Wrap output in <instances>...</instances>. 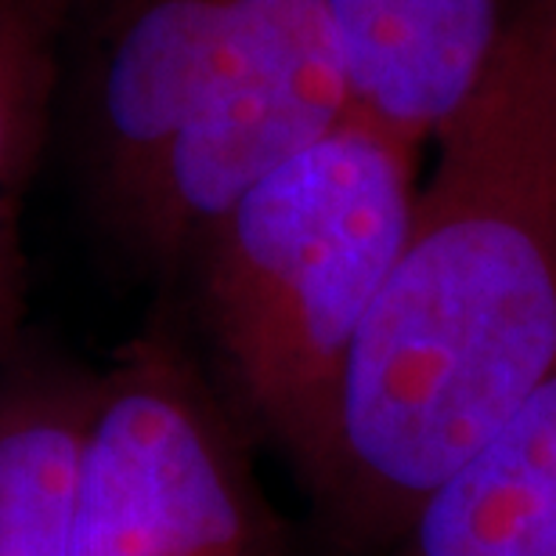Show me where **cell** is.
<instances>
[{"mask_svg": "<svg viewBox=\"0 0 556 556\" xmlns=\"http://www.w3.org/2000/svg\"><path fill=\"white\" fill-rule=\"evenodd\" d=\"M242 0H80V109L119 206L192 116Z\"/></svg>", "mask_w": 556, "mask_h": 556, "instance_id": "5", "label": "cell"}, {"mask_svg": "<svg viewBox=\"0 0 556 556\" xmlns=\"http://www.w3.org/2000/svg\"><path fill=\"white\" fill-rule=\"evenodd\" d=\"M416 166V144L351 113L247 188L185 257L228 405L307 488L351 351L413 225Z\"/></svg>", "mask_w": 556, "mask_h": 556, "instance_id": "2", "label": "cell"}, {"mask_svg": "<svg viewBox=\"0 0 556 556\" xmlns=\"http://www.w3.org/2000/svg\"><path fill=\"white\" fill-rule=\"evenodd\" d=\"M354 113L321 0H242L203 98L116 217L141 250L185 261L236 199Z\"/></svg>", "mask_w": 556, "mask_h": 556, "instance_id": "4", "label": "cell"}, {"mask_svg": "<svg viewBox=\"0 0 556 556\" xmlns=\"http://www.w3.org/2000/svg\"><path fill=\"white\" fill-rule=\"evenodd\" d=\"M236 408L155 326L94 372L76 556H282Z\"/></svg>", "mask_w": 556, "mask_h": 556, "instance_id": "3", "label": "cell"}, {"mask_svg": "<svg viewBox=\"0 0 556 556\" xmlns=\"http://www.w3.org/2000/svg\"><path fill=\"white\" fill-rule=\"evenodd\" d=\"M433 141L311 484L380 549L556 376V0H509L484 80Z\"/></svg>", "mask_w": 556, "mask_h": 556, "instance_id": "1", "label": "cell"}, {"mask_svg": "<svg viewBox=\"0 0 556 556\" xmlns=\"http://www.w3.org/2000/svg\"><path fill=\"white\" fill-rule=\"evenodd\" d=\"M94 372L22 358L0 376V556H76Z\"/></svg>", "mask_w": 556, "mask_h": 556, "instance_id": "8", "label": "cell"}, {"mask_svg": "<svg viewBox=\"0 0 556 556\" xmlns=\"http://www.w3.org/2000/svg\"><path fill=\"white\" fill-rule=\"evenodd\" d=\"M380 556H556V376L433 484Z\"/></svg>", "mask_w": 556, "mask_h": 556, "instance_id": "7", "label": "cell"}, {"mask_svg": "<svg viewBox=\"0 0 556 556\" xmlns=\"http://www.w3.org/2000/svg\"><path fill=\"white\" fill-rule=\"evenodd\" d=\"M354 113L422 149L470 102L506 29L509 0H321Z\"/></svg>", "mask_w": 556, "mask_h": 556, "instance_id": "6", "label": "cell"}, {"mask_svg": "<svg viewBox=\"0 0 556 556\" xmlns=\"http://www.w3.org/2000/svg\"><path fill=\"white\" fill-rule=\"evenodd\" d=\"M80 0H0V195L37 170Z\"/></svg>", "mask_w": 556, "mask_h": 556, "instance_id": "9", "label": "cell"}]
</instances>
